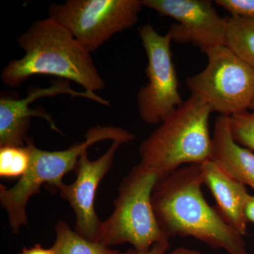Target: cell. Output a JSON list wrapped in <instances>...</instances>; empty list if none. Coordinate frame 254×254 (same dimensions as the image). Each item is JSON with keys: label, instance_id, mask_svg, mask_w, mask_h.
<instances>
[{"label": "cell", "instance_id": "cell-17", "mask_svg": "<svg viewBox=\"0 0 254 254\" xmlns=\"http://www.w3.org/2000/svg\"><path fill=\"white\" fill-rule=\"evenodd\" d=\"M230 130L237 143L254 153V113L251 110L229 117Z\"/></svg>", "mask_w": 254, "mask_h": 254}, {"label": "cell", "instance_id": "cell-3", "mask_svg": "<svg viewBox=\"0 0 254 254\" xmlns=\"http://www.w3.org/2000/svg\"><path fill=\"white\" fill-rule=\"evenodd\" d=\"M211 113L205 102L190 94L142 142L138 148L140 164L162 180L184 165H200L210 160Z\"/></svg>", "mask_w": 254, "mask_h": 254}, {"label": "cell", "instance_id": "cell-20", "mask_svg": "<svg viewBox=\"0 0 254 254\" xmlns=\"http://www.w3.org/2000/svg\"><path fill=\"white\" fill-rule=\"evenodd\" d=\"M19 254H57L53 248L45 249L40 245H36L30 248L24 247Z\"/></svg>", "mask_w": 254, "mask_h": 254}, {"label": "cell", "instance_id": "cell-7", "mask_svg": "<svg viewBox=\"0 0 254 254\" xmlns=\"http://www.w3.org/2000/svg\"><path fill=\"white\" fill-rule=\"evenodd\" d=\"M143 6L141 0H67L50 4L48 17L91 53L117 33L133 27Z\"/></svg>", "mask_w": 254, "mask_h": 254}, {"label": "cell", "instance_id": "cell-18", "mask_svg": "<svg viewBox=\"0 0 254 254\" xmlns=\"http://www.w3.org/2000/svg\"><path fill=\"white\" fill-rule=\"evenodd\" d=\"M215 2L230 13L232 17L254 19V0H216Z\"/></svg>", "mask_w": 254, "mask_h": 254}, {"label": "cell", "instance_id": "cell-2", "mask_svg": "<svg viewBox=\"0 0 254 254\" xmlns=\"http://www.w3.org/2000/svg\"><path fill=\"white\" fill-rule=\"evenodd\" d=\"M18 44L24 55L11 60L1 71L6 86L16 88L32 76L50 75L74 82L84 91L95 93L105 88L91 53L52 18L34 21L18 37Z\"/></svg>", "mask_w": 254, "mask_h": 254}, {"label": "cell", "instance_id": "cell-12", "mask_svg": "<svg viewBox=\"0 0 254 254\" xmlns=\"http://www.w3.org/2000/svg\"><path fill=\"white\" fill-rule=\"evenodd\" d=\"M212 143L210 160L229 177L254 190V153L234 140L229 117L215 119Z\"/></svg>", "mask_w": 254, "mask_h": 254}, {"label": "cell", "instance_id": "cell-23", "mask_svg": "<svg viewBox=\"0 0 254 254\" xmlns=\"http://www.w3.org/2000/svg\"><path fill=\"white\" fill-rule=\"evenodd\" d=\"M250 110H251V111L254 112V98L253 102H252V105H251Z\"/></svg>", "mask_w": 254, "mask_h": 254}, {"label": "cell", "instance_id": "cell-15", "mask_svg": "<svg viewBox=\"0 0 254 254\" xmlns=\"http://www.w3.org/2000/svg\"><path fill=\"white\" fill-rule=\"evenodd\" d=\"M226 46L254 68V19L228 18Z\"/></svg>", "mask_w": 254, "mask_h": 254}, {"label": "cell", "instance_id": "cell-16", "mask_svg": "<svg viewBox=\"0 0 254 254\" xmlns=\"http://www.w3.org/2000/svg\"><path fill=\"white\" fill-rule=\"evenodd\" d=\"M31 161V151L26 144L0 147V176L20 179L27 173Z\"/></svg>", "mask_w": 254, "mask_h": 254}, {"label": "cell", "instance_id": "cell-11", "mask_svg": "<svg viewBox=\"0 0 254 254\" xmlns=\"http://www.w3.org/2000/svg\"><path fill=\"white\" fill-rule=\"evenodd\" d=\"M200 165L204 185L213 195L219 213L230 226L245 237L249 224L246 207L251 195L245 185L229 177L212 160Z\"/></svg>", "mask_w": 254, "mask_h": 254}, {"label": "cell", "instance_id": "cell-6", "mask_svg": "<svg viewBox=\"0 0 254 254\" xmlns=\"http://www.w3.org/2000/svg\"><path fill=\"white\" fill-rule=\"evenodd\" d=\"M205 54L206 66L187 78L190 94L221 116L250 110L254 98V68L227 46L210 48Z\"/></svg>", "mask_w": 254, "mask_h": 254}, {"label": "cell", "instance_id": "cell-22", "mask_svg": "<svg viewBox=\"0 0 254 254\" xmlns=\"http://www.w3.org/2000/svg\"><path fill=\"white\" fill-rule=\"evenodd\" d=\"M166 254H203L198 251L186 248V247H179L175 249L173 252H169Z\"/></svg>", "mask_w": 254, "mask_h": 254}, {"label": "cell", "instance_id": "cell-14", "mask_svg": "<svg viewBox=\"0 0 254 254\" xmlns=\"http://www.w3.org/2000/svg\"><path fill=\"white\" fill-rule=\"evenodd\" d=\"M55 230L56 239L52 248L57 254H121L100 242H93L81 236L62 220L57 224Z\"/></svg>", "mask_w": 254, "mask_h": 254}, {"label": "cell", "instance_id": "cell-9", "mask_svg": "<svg viewBox=\"0 0 254 254\" xmlns=\"http://www.w3.org/2000/svg\"><path fill=\"white\" fill-rule=\"evenodd\" d=\"M142 5L176 20L169 33L173 41L191 43L203 53L226 46L228 18L219 15L210 0H141Z\"/></svg>", "mask_w": 254, "mask_h": 254}, {"label": "cell", "instance_id": "cell-13", "mask_svg": "<svg viewBox=\"0 0 254 254\" xmlns=\"http://www.w3.org/2000/svg\"><path fill=\"white\" fill-rule=\"evenodd\" d=\"M26 95L21 99L1 98L0 99V147L6 145L25 146L31 118H41L49 124L50 128L61 133L54 120L44 110L33 109Z\"/></svg>", "mask_w": 254, "mask_h": 254}, {"label": "cell", "instance_id": "cell-1", "mask_svg": "<svg viewBox=\"0 0 254 254\" xmlns=\"http://www.w3.org/2000/svg\"><path fill=\"white\" fill-rule=\"evenodd\" d=\"M201 165L182 167L159 180L152 195L159 226L167 239L193 237L228 254H250L243 235L205 200Z\"/></svg>", "mask_w": 254, "mask_h": 254}, {"label": "cell", "instance_id": "cell-21", "mask_svg": "<svg viewBox=\"0 0 254 254\" xmlns=\"http://www.w3.org/2000/svg\"><path fill=\"white\" fill-rule=\"evenodd\" d=\"M246 217L249 223L254 224V195H250L246 207Z\"/></svg>", "mask_w": 254, "mask_h": 254}, {"label": "cell", "instance_id": "cell-10", "mask_svg": "<svg viewBox=\"0 0 254 254\" xmlns=\"http://www.w3.org/2000/svg\"><path fill=\"white\" fill-rule=\"evenodd\" d=\"M124 143L118 140L113 141L109 149L95 160H90L88 151L84 152L75 168V181L70 185L64 183L58 190L76 215L75 231L93 242H98L102 223L95 210L97 190L111 169L119 148Z\"/></svg>", "mask_w": 254, "mask_h": 254}, {"label": "cell", "instance_id": "cell-19", "mask_svg": "<svg viewBox=\"0 0 254 254\" xmlns=\"http://www.w3.org/2000/svg\"><path fill=\"white\" fill-rule=\"evenodd\" d=\"M170 248V240H165L155 244L146 252H138L136 250H131L126 252H121L120 254H166Z\"/></svg>", "mask_w": 254, "mask_h": 254}, {"label": "cell", "instance_id": "cell-4", "mask_svg": "<svg viewBox=\"0 0 254 254\" xmlns=\"http://www.w3.org/2000/svg\"><path fill=\"white\" fill-rule=\"evenodd\" d=\"M135 138L131 132L120 127L98 125L87 131L84 141L66 150L50 151L40 149L28 138L26 144L31 151V161L27 173L11 188L0 185V201L7 213L12 232L18 233L21 227L27 225L26 208L30 198L41 192L43 185L58 190L64 184V176L74 172L79 158L90 146L107 140L127 143Z\"/></svg>", "mask_w": 254, "mask_h": 254}, {"label": "cell", "instance_id": "cell-5", "mask_svg": "<svg viewBox=\"0 0 254 254\" xmlns=\"http://www.w3.org/2000/svg\"><path fill=\"white\" fill-rule=\"evenodd\" d=\"M160 180L156 173L138 164L123 179L111 215L100 225L98 242L111 246L128 243L146 252L158 242L169 240L159 226L152 195Z\"/></svg>", "mask_w": 254, "mask_h": 254}, {"label": "cell", "instance_id": "cell-8", "mask_svg": "<svg viewBox=\"0 0 254 254\" xmlns=\"http://www.w3.org/2000/svg\"><path fill=\"white\" fill-rule=\"evenodd\" d=\"M138 34L148 58V83L137 93V108L145 123H161L183 104L171 52V35H160L150 24L142 25Z\"/></svg>", "mask_w": 254, "mask_h": 254}]
</instances>
